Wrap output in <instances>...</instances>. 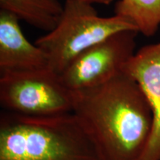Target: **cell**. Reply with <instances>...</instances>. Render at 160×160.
<instances>
[{
    "label": "cell",
    "instance_id": "1",
    "mask_svg": "<svg viewBox=\"0 0 160 160\" xmlns=\"http://www.w3.org/2000/svg\"><path fill=\"white\" fill-rule=\"evenodd\" d=\"M73 92L72 113L101 160H139L153 128L145 93L123 72L103 85Z\"/></svg>",
    "mask_w": 160,
    "mask_h": 160
},
{
    "label": "cell",
    "instance_id": "2",
    "mask_svg": "<svg viewBox=\"0 0 160 160\" xmlns=\"http://www.w3.org/2000/svg\"><path fill=\"white\" fill-rule=\"evenodd\" d=\"M0 160H101L72 113L0 115Z\"/></svg>",
    "mask_w": 160,
    "mask_h": 160
},
{
    "label": "cell",
    "instance_id": "3",
    "mask_svg": "<svg viewBox=\"0 0 160 160\" xmlns=\"http://www.w3.org/2000/svg\"><path fill=\"white\" fill-rule=\"evenodd\" d=\"M125 30L138 31L122 16L100 17L91 4L65 0L59 23L53 31L36 40L35 45L47 55L49 68L59 75L85 50Z\"/></svg>",
    "mask_w": 160,
    "mask_h": 160
},
{
    "label": "cell",
    "instance_id": "4",
    "mask_svg": "<svg viewBox=\"0 0 160 160\" xmlns=\"http://www.w3.org/2000/svg\"><path fill=\"white\" fill-rule=\"evenodd\" d=\"M0 104L4 111L30 117L71 113L73 92L50 68L0 73Z\"/></svg>",
    "mask_w": 160,
    "mask_h": 160
},
{
    "label": "cell",
    "instance_id": "5",
    "mask_svg": "<svg viewBox=\"0 0 160 160\" xmlns=\"http://www.w3.org/2000/svg\"><path fill=\"white\" fill-rule=\"evenodd\" d=\"M137 30L113 33L75 58L59 74L62 82L72 91L102 85L122 72L135 52Z\"/></svg>",
    "mask_w": 160,
    "mask_h": 160
},
{
    "label": "cell",
    "instance_id": "6",
    "mask_svg": "<svg viewBox=\"0 0 160 160\" xmlns=\"http://www.w3.org/2000/svg\"><path fill=\"white\" fill-rule=\"evenodd\" d=\"M122 72L139 84L153 114L151 137L139 160H160V42L140 48L124 65Z\"/></svg>",
    "mask_w": 160,
    "mask_h": 160
},
{
    "label": "cell",
    "instance_id": "7",
    "mask_svg": "<svg viewBox=\"0 0 160 160\" xmlns=\"http://www.w3.org/2000/svg\"><path fill=\"white\" fill-rule=\"evenodd\" d=\"M19 21L16 16L0 10V73L49 68L47 55L26 39Z\"/></svg>",
    "mask_w": 160,
    "mask_h": 160
},
{
    "label": "cell",
    "instance_id": "8",
    "mask_svg": "<svg viewBox=\"0 0 160 160\" xmlns=\"http://www.w3.org/2000/svg\"><path fill=\"white\" fill-rule=\"evenodd\" d=\"M0 8L38 29L50 32L59 23L64 5L59 0H0Z\"/></svg>",
    "mask_w": 160,
    "mask_h": 160
},
{
    "label": "cell",
    "instance_id": "9",
    "mask_svg": "<svg viewBox=\"0 0 160 160\" xmlns=\"http://www.w3.org/2000/svg\"><path fill=\"white\" fill-rule=\"evenodd\" d=\"M115 14L130 20L139 33L152 37L160 25V0H119Z\"/></svg>",
    "mask_w": 160,
    "mask_h": 160
},
{
    "label": "cell",
    "instance_id": "10",
    "mask_svg": "<svg viewBox=\"0 0 160 160\" xmlns=\"http://www.w3.org/2000/svg\"><path fill=\"white\" fill-rule=\"evenodd\" d=\"M75 1L91 4V5H93V4H101V5H108L111 4L113 0H75Z\"/></svg>",
    "mask_w": 160,
    "mask_h": 160
}]
</instances>
